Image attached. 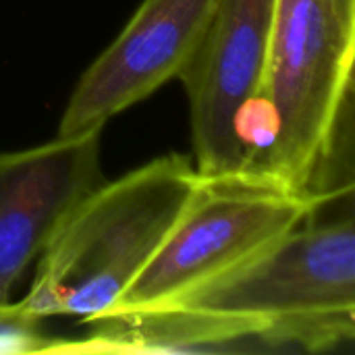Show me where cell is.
I'll return each mask as SVG.
<instances>
[{
    "mask_svg": "<svg viewBox=\"0 0 355 355\" xmlns=\"http://www.w3.org/2000/svg\"><path fill=\"white\" fill-rule=\"evenodd\" d=\"M196 183L193 160L171 152L98 185L60 223L17 306L37 320H85L114 308L171 233Z\"/></svg>",
    "mask_w": 355,
    "mask_h": 355,
    "instance_id": "obj_1",
    "label": "cell"
},
{
    "mask_svg": "<svg viewBox=\"0 0 355 355\" xmlns=\"http://www.w3.org/2000/svg\"><path fill=\"white\" fill-rule=\"evenodd\" d=\"M355 0H277L245 168L308 191L343 106L354 98Z\"/></svg>",
    "mask_w": 355,
    "mask_h": 355,
    "instance_id": "obj_2",
    "label": "cell"
},
{
    "mask_svg": "<svg viewBox=\"0 0 355 355\" xmlns=\"http://www.w3.org/2000/svg\"><path fill=\"white\" fill-rule=\"evenodd\" d=\"M171 304L256 318L268 352L327 354L352 345L354 216H312L248 264Z\"/></svg>",
    "mask_w": 355,
    "mask_h": 355,
    "instance_id": "obj_3",
    "label": "cell"
},
{
    "mask_svg": "<svg viewBox=\"0 0 355 355\" xmlns=\"http://www.w3.org/2000/svg\"><path fill=\"white\" fill-rule=\"evenodd\" d=\"M320 210L312 193L258 171L198 173L181 216L114 308L177 302L248 264Z\"/></svg>",
    "mask_w": 355,
    "mask_h": 355,
    "instance_id": "obj_4",
    "label": "cell"
},
{
    "mask_svg": "<svg viewBox=\"0 0 355 355\" xmlns=\"http://www.w3.org/2000/svg\"><path fill=\"white\" fill-rule=\"evenodd\" d=\"M275 8L277 0H218L198 52L179 77L200 175L245 168V125L260 92Z\"/></svg>",
    "mask_w": 355,
    "mask_h": 355,
    "instance_id": "obj_5",
    "label": "cell"
},
{
    "mask_svg": "<svg viewBox=\"0 0 355 355\" xmlns=\"http://www.w3.org/2000/svg\"><path fill=\"white\" fill-rule=\"evenodd\" d=\"M218 0H144L75 83L58 135L104 127L179 79L198 52Z\"/></svg>",
    "mask_w": 355,
    "mask_h": 355,
    "instance_id": "obj_6",
    "label": "cell"
},
{
    "mask_svg": "<svg viewBox=\"0 0 355 355\" xmlns=\"http://www.w3.org/2000/svg\"><path fill=\"white\" fill-rule=\"evenodd\" d=\"M104 127L0 152V308L35 266L67 214L98 185Z\"/></svg>",
    "mask_w": 355,
    "mask_h": 355,
    "instance_id": "obj_7",
    "label": "cell"
},
{
    "mask_svg": "<svg viewBox=\"0 0 355 355\" xmlns=\"http://www.w3.org/2000/svg\"><path fill=\"white\" fill-rule=\"evenodd\" d=\"M87 333L56 341L52 354H191L262 349L264 324L241 314L183 304L114 308L81 320Z\"/></svg>",
    "mask_w": 355,
    "mask_h": 355,
    "instance_id": "obj_8",
    "label": "cell"
},
{
    "mask_svg": "<svg viewBox=\"0 0 355 355\" xmlns=\"http://www.w3.org/2000/svg\"><path fill=\"white\" fill-rule=\"evenodd\" d=\"M6 308H8V306H6ZM2 310H4V308H0V312H2Z\"/></svg>",
    "mask_w": 355,
    "mask_h": 355,
    "instance_id": "obj_9",
    "label": "cell"
}]
</instances>
